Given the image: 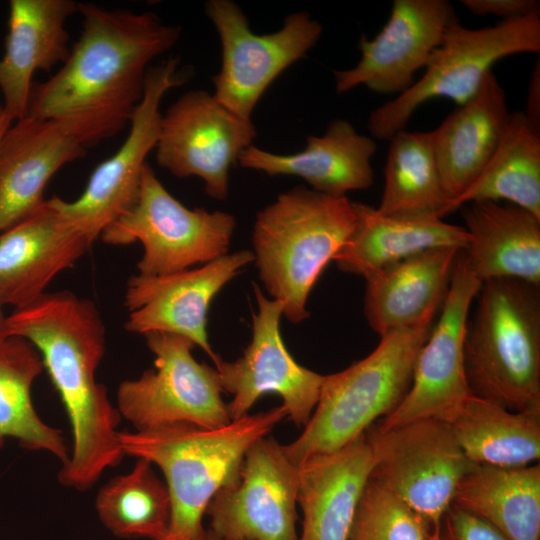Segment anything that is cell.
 <instances>
[{"label": "cell", "mask_w": 540, "mask_h": 540, "mask_svg": "<svg viewBox=\"0 0 540 540\" xmlns=\"http://www.w3.org/2000/svg\"><path fill=\"white\" fill-rule=\"evenodd\" d=\"M78 13L79 39L53 76L32 85L27 115L62 122L89 148L130 123L150 62L176 45L182 29L151 11L85 2Z\"/></svg>", "instance_id": "cell-1"}, {"label": "cell", "mask_w": 540, "mask_h": 540, "mask_svg": "<svg viewBox=\"0 0 540 540\" xmlns=\"http://www.w3.org/2000/svg\"><path fill=\"white\" fill-rule=\"evenodd\" d=\"M8 337L39 352L72 431L68 461L58 472L65 487L87 490L125 456L118 439L121 415L96 380L105 352V328L95 304L70 291L44 293L6 316Z\"/></svg>", "instance_id": "cell-2"}, {"label": "cell", "mask_w": 540, "mask_h": 540, "mask_svg": "<svg viewBox=\"0 0 540 540\" xmlns=\"http://www.w3.org/2000/svg\"><path fill=\"white\" fill-rule=\"evenodd\" d=\"M287 417L282 406L247 414L217 428L173 423L118 432L124 455L159 467L171 499V518L162 540H196L204 531L206 508L221 489L240 477L246 452Z\"/></svg>", "instance_id": "cell-3"}, {"label": "cell", "mask_w": 540, "mask_h": 540, "mask_svg": "<svg viewBox=\"0 0 540 540\" xmlns=\"http://www.w3.org/2000/svg\"><path fill=\"white\" fill-rule=\"evenodd\" d=\"M346 196L292 188L258 212L252 233L259 278L282 314L294 324L308 318V296L354 229Z\"/></svg>", "instance_id": "cell-4"}, {"label": "cell", "mask_w": 540, "mask_h": 540, "mask_svg": "<svg viewBox=\"0 0 540 540\" xmlns=\"http://www.w3.org/2000/svg\"><path fill=\"white\" fill-rule=\"evenodd\" d=\"M476 297L464 340L471 394L540 414V286L495 278L482 282Z\"/></svg>", "instance_id": "cell-5"}, {"label": "cell", "mask_w": 540, "mask_h": 540, "mask_svg": "<svg viewBox=\"0 0 540 540\" xmlns=\"http://www.w3.org/2000/svg\"><path fill=\"white\" fill-rule=\"evenodd\" d=\"M434 319L391 331L365 358L324 375L320 397L304 431L283 445L297 466L307 459L335 452L363 435L374 421L390 415L412 383L419 352Z\"/></svg>", "instance_id": "cell-6"}, {"label": "cell", "mask_w": 540, "mask_h": 540, "mask_svg": "<svg viewBox=\"0 0 540 540\" xmlns=\"http://www.w3.org/2000/svg\"><path fill=\"white\" fill-rule=\"evenodd\" d=\"M540 51V15L470 29L455 19L434 51L423 76L393 100L375 108L367 127L373 138L390 140L405 130L413 113L430 99L442 97L459 106L479 90L498 60Z\"/></svg>", "instance_id": "cell-7"}, {"label": "cell", "mask_w": 540, "mask_h": 540, "mask_svg": "<svg viewBox=\"0 0 540 540\" xmlns=\"http://www.w3.org/2000/svg\"><path fill=\"white\" fill-rule=\"evenodd\" d=\"M365 437L373 455L369 480L408 505L428 525L430 540H439L442 518L476 466L449 426L423 418L385 430L371 426Z\"/></svg>", "instance_id": "cell-8"}, {"label": "cell", "mask_w": 540, "mask_h": 540, "mask_svg": "<svg viewBox=\"0 0 540 540\" xmlns=\"http://www.w3.org/2000/svg\"><path fill=\"white\" fill-rule=\"evenodd\" d=\"M235 227L236 219L230 213L184 206L147 163L136 201L100 237L110 245L139 241L144 249L137 264L139 274L155 276L206 264L227 254Z\"/></svg>", "instance_id": "cell-9"}, {"label": "cell", "mask_w": 540, "mask_h": 540, "mask_svg": "<svg viewBox=\"0 0 540 540\" xmlns=\"http://www.w3.org/2000/svg\"><path fill=\"white\" fill-rule=\"evenodd\" d=\"M154 355V369L122 381L117 409L136 431L173 423L217 428L231 422L214 367L192 355L195 344L170 333L144 335Z\"/></svg>", "instance_id": "cell-10"}, {"label": "cell", "mask_w": 540, "mask_h": 540, "mask_svg": "<svg viewBox=\"0 0 540 540\" xmlns=\"http://www.w3.org/2000/svg\"><path fill=\"white\" fill-rule=\"evenodd\" d=\"M205 14L221 43V68L212 77L214 97L234 114L251 119L266 89L289 66L303 58L323 28L306 11L289 14L269 34L251 31L242 9L231 0H209Z\"/></svg>", "instance_id": "cell-11"}, {"label": "cell", "mask_w": 540, "mask_h": 540, "mask_svg": "<svg viewBox=\"0 0 540 540\" xmlns=\"http://www.w3.org/2000/svg\"><path fill=\"white\" fill-rule=\"evenodd\" d=\"M190 76V68L180 67L177 57L149 68L142 100L121 147L97 166L78 199L67 202L56 196L51 198L57 209L92 243L136 201L146 158L158 141L162 98Z\"/></svg>", "instance_id": "cell-12"}, {"label": "cell", "mask_w": 540, "mask_h": 540, "mask_svg": "<svg viewBox=\"0 0 540 540\" xmlns=\"http://www.w3.org/2000/svg\"><path fill=\"white\" fill-rule=\"evenodd\" d=\"M256 135L251 119L234 114L213 94L188 91L162 115L156 161L179 178L199 177L208 196L223 200L231 166Z\"/></svg>", "instance_id": "cell-13"}, {"label": "cell", "mask_w": 540, "mask_h": 540, "mask_svg": "<svg viewBox=\"0 0 540 540\" xmlns=\"http://www.w3.org/2000/svg\"><path fill=\"white\" fill-rule=\"evenodd\" d=\"M258 310L252 317V338L242 356L214 363L222 391L233 396L227 404L232 420L248 414L257 400L268 393L281 397L287 417L305 426L318 403L324 375L309 370L291 356L280 332L283 305L267 298L253 284Z\"/></svg>", "instance_id": "cell-14"}, {"label": "cell", "mask_w": 540, "mask_h": 540, "mask_svg": "<svg viewBox=\"0 0 540 540\" xmlns=\"http://www.w3.org/2000/svg\"><path fill=\"white\" fill-rule=\"evenodd\" d=\"M300 467L273 437L255 441L236 484L221 489L205 514L209 530L228 540H297Z\"/></svg>", "instance_id": "cell-15"}, {"label": "cell", "mask_w": 540, "mask_h": 540, "mask_svg": "<svg viewBox=\"0 0 540 540\" xmlns=\"http://www.w3.org/2000/svg\"><path fill=\"white\" fill-rule=\"evenodd\" d=\"M482 281L459 253L440 316L416 360L409 391L381 420V430L414 420H444L471 392L464 369V340L472 301Z\"/></svg>", "instance_id": "cell-16"}, {"label": "cell", "mask_w": 540, "mask_h": 540, "mask_svg": "<svg viewBox=\"0 0 540 540\" xmlns=\"http://www.w3.org/2000/svg\"><path fill=\"white\" fill-rule=\"evenodd\" d=\"M250 250L227 253L195 269L165 274L132 276L124 305L129 315L125 329L146 335L163 332L183 336L200 347L215 363L207 333L211 301L248 264Z\"/></svg>", "instance_id": "cell-17"}, {"label": "cell", "mask_w": 540, "mask_h": 540, "mask_svg": "<svg viewBox=\"0 0 540 540\" xmlns=\"http://www.w3.org/2000/svg\"><path fill=\"white\" fill-rule=\"evenodd\" d=\"M455 19L446 0H394L381 31L373 39L361 38L358 63L333 72L336 92L363 85L379 94H402L415 82L416 72L426 67Z\"/></svg>", "instance_id": "cell-18"}, {"label": "cell", "mask_w": 540, "mask_h": 540, "mask_svg": "<svg viewBox=\"0 0 540 540\" xmlns=\"http://www.w3.org/2000/svg\"><path fill=\"white\" fill-rule=\"evenodd\" d=\"M92 242L45 200L31 214L0 232V306L19 308L45 293Z\"/></svg>", "instance_id": "cell-19"}, {"label": "cell", "mask_w": 540, "mask_h": 540, "mask_svg": "<svg viewBox=\"0 0 540 540\" xmlns=\"http://www.w3.org/2000/svg\"><path fill=\"white\" fill-rule=\"evenodd\" d=\"M86 149L60 121H15L0 142V232L36 210L50 178Z\"/></svg>", "instance_id": "cell-20"}, {"label": "cell", "mask_w": 540, "mask_h": 540, "mask_svg": "<svg viewBox=\"0 0 540 540\" xmlns=\"http://www.w3.org/2000/svg\"><path fill=\"white\" fill-rule=\"evenodd\" d=\"M73 0H11L5 52L0 58L3 108L13 121L27 115L32 77L68 58L67 19L78 12Z\"/></svg>", "instance_id": "cell-21"}, {"label": "cell", "mask_w": 540, "mask_h": 540, "mask_svg": "<svg viewBox=\"0 0 540 540\" xmlns=\"http://www.w3.org/2000/svg\"><path fill=\"white\" fill-rule=\"evenodd\" d=\"M376 149L371 137L358 133L350 122L335 119L322 136H309L300 152L275 154L252 144L240 153L237 163L270 176H298L316 192L345 196L373 184L371 161Z\"/></svg>", "instance_id": "cell-22"}, {"label": "cell", "mask_w": 540, "mask_h": 540, "mask_svg": "<svg viewBox=\"0 0 540 540\" xmlns=\"http://www.w3.org/2000/svg\"><path fill=\"white\" fill-rule=\"evenodd\" d=\"M461 249L432 248L365 277L364 313L381 336L435 318Z\"/></svg>", "instance_id": "cell-23"}, {"label": "cell", "mask_w": 540, "mask_h": 540, "mask_svg": "<svg viewBox=\"0 0 540 540\" xmlns=\"http://www.w3.org/2000/svg\"><path fill=\"white\" fill-rule=\"evenodd\" d=\"M373 466L365 433L343 448L313 456L299 467L297 540H349L355 510Z\"/></svg>", "instance_id": "cell-24"}, {"label": "cell", "mask_w": 540, "mask_h": 540, "mask_svg": "<svg viewBox=\"0 0 540 540\" xmlns=\"http://www.w3.org/2000/svg\"><path fill=\"white\" fill-rule=\"evenodd\" d=\"M509 116L505 91L491 71L477 93L431 131L449 203L481 174L502 138Z\"/></svg>", "instance_id": "cell-25"}, {"label": "cell", "mask_w": 540, "mask_h": 540, "mask_svg": "<svg viewBox=\"0 0 540 540\" xmlns=\"http://www.w3.org/2000/svg\"><path fill=\"white\" fill-rule=\"evenodd\" d=\"M468 242L463 253L482 281L513 278L540 286V218L515 205H464Z\"/></svg>", "instance_id": "cell-26"}, {"label": "cell", "mask_w": 540, "mask_h": 540, "mask_svg": "<svg viewBox=\"0 0 540 540\" xmlns=\"http://www.w3.org/2000/svg\"><path fill=\"white\" fill-rule=\"evenodd\" d=\"M353 231L334 257L339 270L368 275L404 258L432 248L464 250L468 236L464 227L426 215H388L375 207L353 202Z\"/></svg>", "instance_id": "cell-27"}, {"label": "cell", "mask_w": 540, "mask_h": 540, "mask_svg": "<svg viewBox=\"0 0 540 540\" xmlns=\"http://www.w3.org/2000/svg\"><path fill=\"white\" fill-rule=\"evenodd\" d=\"M443 421L476 465L517 468L539 462L540 414L511 411L471 394Z\"/></svg>", "instance_id": "cell-28"}, {"label": "cell", "mask_w": 540, "mask_h": 540, "mask_svg": "<svg viewBox=\"0 0 540 540\" xmlns=\"http://www.w3.org/2000/svg\"><path fill=\"white\" fill-rule=\"evenodd\" d=\"M453 503L490 523L507 540H540V464L476 465L461 480Z\"/></svg>", "instance_id": "cell-29"}, {"label": "cell", "mask_w": 540, "mask_h": 540, "mask_svg": "<svg viewBox=\"0 0 540 540\" xmlns=\"http://www.w3.org/2000/svg\"><path fill=\"white\" fill-rule=\"evenodd\" d=\"M507 200L540 218V131L523 111L510 113L502 138L485 168L445 216L477 201Z\"/></svg>", "instance_id": "cell-30"}, {"label": "cell", "mask_w": 540, "mask_h": 540, "mask_svg": "<svg viewBox=\"0 0 540 540\" xmlns=\"http://www.w3.org/2000/svg\"><path fill=\"white\" fill-rule=\"evenodd\" d=\"M43 370L39 352L27 340L7 337L0 342V449L8 438L30 451H46L65 464L70 452L62 431L37 414L31 387Z\"/></svg>", "instance_id": "cell-31"}, {"label": "cell", "mask_w": 540, "mask_h": 540, "mask_svg": "<svg viewBox=\"0 0 540 540\" xmlns=\"http://www.w3.org/2000/svg\"><path fill=\"white\" fill-rule=\"evenodd\" d=\"M389 141L383 193L376 209L388 215L442 219L449 199L441 182L432 132L402 130Z\"/></svg>", "instance_id": "cell-32"}, {"label": "cell", "mask_w": 540, "mask_h": 540, "mask_svg": "<svg viewBox=\"0 0 540 540\" xmlns=\"http://www.w3.org/2000/svg\"><path fill=\"white\" fill-rule=\"evenodd\" d=\"M95 509L100 522L116 537L162 540L170 524L171 499L153 464L138 458L130 472L113 477L99 489Z\"/></svg>", "instance_id": "cell-33"}, {"label": "cell", "mask_w": 540, "mask_h": 540, "mask_svg": "<svg viewBox=\"0 0 540 540\" xmlns=\"http://www.w3.org/2000/svg\"><path fill=\"white\" fill-rule=\"evenodd\" d=\"M349 540H430L426 522L388 490L367 480Z\"/></svg>", "instance_id": "cell-34"}, {"label": "cell", "mask_w": 540, "mask_h": 540, "mask_svg": "<svg viewBox=\"0 0 540 540\" xmlns=\"http://www.w3.org/2000/svg\"><path fill=\"white\" fill-rule=\"evenodd\" d=\"M439 540H507L494 526L452 503L440 526Z\"/></svg>", "instance_id": "cell-35"}, {"label": "cell", "mask_w": 540, "mask_h": 540, "mask_svg": "<svg viewBox=\"0 0 540 540\" xmlns=\"http://www.w3.org/2000/svg\"><path fill=\"white\" fill-rule=\"evenodd\" d=\"M462 5L475 15H494L503 21L540 15L537 0H462Z\"/></svg>", "instance_id": "cell-36"}, {"label": "cell", "mask_w": 540, "mask_h": 540, "mask_svg": "<svg viewBox=\"0 0 540 540\" xmlns=\"http://www.w3.org/2000/svg\"><path fill=\"white\" fill-rule=\"evenodd\" d=\"M527 120L537 131H540V65L539 59L533 67L528 84L526 111Z\"/></svg>", "instance_id": "cell-37"}, {"label": "cell", "mask_w": 540, "mask_h": 540, "mask_svg": "<svg viewBox=\"0 0 540 540\" xmlns=\"http://www.w3.org/2000/svg\"><path fill=\"white\" fill-rule=\"evenodd\" d=\"M13 121L7 116L4 111L3 105L0 102V142L5 135L6 131L12 125Z\"/></svg>", "instance_id": "cell-38"}, {"label": "cell", "mask_w": 540, "mask_h": 540, "mask_svg": "<svg viewBox=\"0 0 540 540\" xmlns=\"http://www.w3.org/2000/svg\"><path fill=\"white\" fill-rule=\"evenodd\" d=\"M7 337L8 335L6 331V316L4 315L2 307L0 306V342Z\"/></svg>", "instance_id": "cell-39"}, {"label": "cell", "mask_w": 540, "mask_h": 540, "mask_svg": "<svg viewBox=\"0 0 540 540\" xmlns=\"http://www.w3.org/2000/svg\"><path fill=\"white\" fill-rule=\"evenodd\" d=\"M196 540H228L221 538L217 535H215L213 532H211L209 529H204V531L201 533V535Z\"/></svg>", "instance_id": "cell-40"}]
</instances>
